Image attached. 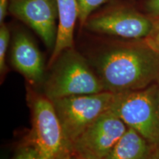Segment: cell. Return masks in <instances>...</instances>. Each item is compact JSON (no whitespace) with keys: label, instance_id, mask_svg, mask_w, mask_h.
Returning a JSON list of instances; mask_svg holds the SVG:
<instances>
[{"label":"cell","instance_id":"5bb4252c","mask_svg":"<svg viewBox=\"0 0 159 159\" xmlns=\"http://www.w3.org/2000/svg\"><path fill=\"white\" fill-rule=\"evenodd\" d=\"M10 159H41L39 150L27 136Z\"/></svg>","mask_w":159,"mask_h":159},{"label":"cell","instance_id":"e0dca14e","mask_svg":"<svg viewBox=\"0 0 159 159\" xmlns=\"http://www.w3.org/2000/svg\"><path fill=\"white\" fill-rule=\"evenodd\" d=\"M9 12V0H0V24L2 25Z\"/></svg>","mask_w":159,"mask_h":159},{"label":"cell","instance_id":"7c38bea8","mask_svg":"<svg viewBox=\"0 0 159 159\" xmlns=\"http://www.w3.org/2000/svg\"><path fill=\"white\" fill-rule=\"evenodd\" d=\"M11 33L7 26L3 23L0 27V74H1V83L5 78L7 71L6 66V55L10 42Z\"/></svg>","mask_w":159,"mask_h":159},{"label":"cell","instance_id":"ffe728a7","mask_svg":"<svg viewBox=\"0 0 159 159\" xmlns=\"http://www.w3.org/2000/svg\"><path fill=\"white\" fill-rule=\"evenodd\" d=\"M156 104L157 108H158V116H159V81L157 83V88H156Z\"/></svg>","mask_w":159,"mask_h":159},{"label":"cell","instance_id":"d6986e66","mask_svg":"<svg viewBox=\"0 0 159 159\" xmlns=\"http://www.w3.org/2000/svg\"><path fill=\"white\" fill-rule=\"evenodd\" d=\"M55 159H75V158L71 153H68V152H67V153L61 155V156H58Z\"/></svg>","mask_w":159,"mask_h":159},{"label":"cell","instance_id":"44dd1931","mask_svg":"<svg viewBox=\"0 0 159 159\" xmlns=\"http://www.w3.org/2000/svg\"><path fill=\"white\" fill-rule=\"evenodd\" d=\"M73 157H74L75 159H89V158H83V157H79V156H73Z\"/></svg>","mask_w":159,"mask_h":159},{"label":"cell","instance_id":"7a4b0ae2","mask_svg":"<svg viewBox=\"0 0 159 159\" xmlns=\"http://www.w3.org/2000/svg\"><path fill=\"white\" fill-rule=\"evenodd\" d=\"M43 85V94L50 100L105 91L89 60L73 48L66 49L51 66Z\"/></svg>","mask_w":159,"mask_h":159},{"label":"cell","instance_id":"ba28073f","mask_svg":"<svg viewBox=\"0 0 159 159\" xmlns=\"http://www.w3.org/2000/svg\"><path fill=\"white\" fill-rule=\"evenodd\" d=\"M9 12L31 27L48 48L54 49L58 21L55 0H9Z\"/></svg>","mask_w":159,"mask_h":159},{"label":"cell","instance_id":"2e32d148","mask_svg":"<svg viewBox=\"0 0 159 159\" xmlns=\"http://www.w3.org/2000/svg\"><path fill=\"white\" fill-rule=\"evenodd\" d=\"M146 9L151 16L158 19L159 17V0H148L146 4Z\"/></svg>","mask_w":159,"mask_h":159},{"label":"cell","instance_id":"6da1fadb","mask_svg":"<svg viewBox=\"0 0 159 159\" xmlns=\"http://www.w3.org/2000/svg\"><path fill=\"white\" fill-rule=\"evenodd\" d=\"M89 61L105 91L114 94L145 89L159 81V53L144 40L110 43Z\"/></svg>","mask_w":159,"mask_h":159},{"label":"cell","instance_id":"3957f363","mask_svg":"<svg viewBox=\"0 0 159 159\" xmlns=\"http://www.w3.org/2000/svg\"><path fill=\"white\" fill-rule=\"evenodd\" d=\"M115 94L102 91L97 94H81L54 99L52 102L58 117L67 149L101 115L110 109Z\"/></svg>","mask_w":159,"mask_h":159},{"label":"cell","instance_id":"4fadbf2b","mask_svg":"<svg viewBox=\"0 0 159 159\" xmlns=\"http://www.w3.org/2000/svg\"><path fill=\"white\" fill-rule=\"evenodd\" d=\"M108 0H77L78 20L81 27L85 26L91 13Z\"/></svg>","mask_w":159,"mask_h":159},{"label":"cell","instance_id":"9c48e42d","mask_svg":"<svg viewBox=\"0 0 159 159\" xmlns=\"http://www.w3.org/2000/svg\"><path fill=\"white\" fill-rule=\"evenodd\" d=\"M11 63L28 84L35 85L43 80L44 62L42 54L25 32L17 31L13 35Z\"/></svg>","mask_w":159,"mask_h":159},{"label":"cell","instance_id":"8992f818","mask_svg":"<svg viewBox=\"0 0 159 159\" xmlns=\"http://www.w3.org/2000/svg\"><path fill=\"white\" fill-rule=\"evenodd\" d=\"M128 128L119 117L107 111L80 135L71 145L70 153L89 159H104Z\"/></svg>","mask_w":159,"mask_h":159},{"label":"cell","instance_id":"8fae6325","mask_svg":"<svg viewBox=\"0 0 159 159\" xmlns=\"http://www.w3.org/2000/svg\"><path fill=\"white\" fill-rule=\"evenodd\" d=\"M152 148L144 137L128 128L104 159H148Z\"/></svg>","mask_w":159,"mask_h":159},{"label":"cell","instance_id":"5b68a950","mask_svg":"<svg viewBox=\"0 0 159 159\" xmlns=\"http://www.w3.org/2000/svg\"><path fill=\"white\" fill-rule=\"evenodd\" d=\"M157 83L145 89L115 94L114 103L110 109L128 128L138 132L151 145L159 144Z\"/></svg>","mask_w":159,"mask_h":159},{"label":"cell","instance_id":"ac0fdd59","mask_svg":"<svg viewBox=\"0 0 159 159\" xmlns=\"http://www.w3.org/2000/svg\"><path fill=\"white\" fill-rule=\"evenodd\" d=\"M148 159H159V144L152 145V150Z\"/></svg>","mask_w":159,"mask_h":159},{"label":"cell","instance_id":"30bf717a","mask_svg":"<svg viewBox=\"0 0 159 159\" xmlns=\"http://www.w3.org/2000/svg\"><path fill=\"white\" fill-rule=\"evenodd\" d=\"M58 13L57 30L54 49L49 58V66L62 52L73 48L75 24L78 19L77 0H55Z\"/></svg>","mask_w":159,"mask_h":159},{"label":"cell","instance_id":"277c9868","mask_svg":"<svg viewBox=\"0 0 159 159\" xmlns=\"http://www.w3.org/2000/svg\"><path fill=\"white\" fill-rule=\"evenodd\" d=\"M27 90L32 119V128L27 136L39 150L41 159H55L62 154L70 153L52 100L30 86Z\"/></svg>","mask_w":159,"mask_h":159},{"label":"cell","instance_id":"52a82bcc","mask_svg":"<svg viewBox=\"0 0 159 159\" xmlns=\"http://www.w3.org/2000/svg\"><path fill=\"white\" fill-rule=\"evenodd\" d=\"M153 24V19L134 10L118 7L91 16L84 27L95 33L127 40H144L150 33Z\"/></svg>","mask_w":159,"mask_h":159},{"label":"cell","instance_id":"9a60e30c","mask_svg":"<svg viewBox=\"0 0 159 159\" xmlns=\"http://www.w3.org/2000/svg\"><path fill=\"white\" fill-rule=\"evenodd\" d=\"M144 40L151 48L159 53V17L154 20L152 30L148 36Z\"/></svg>","mask_w":159,"mask_h":159}]
</instances>
